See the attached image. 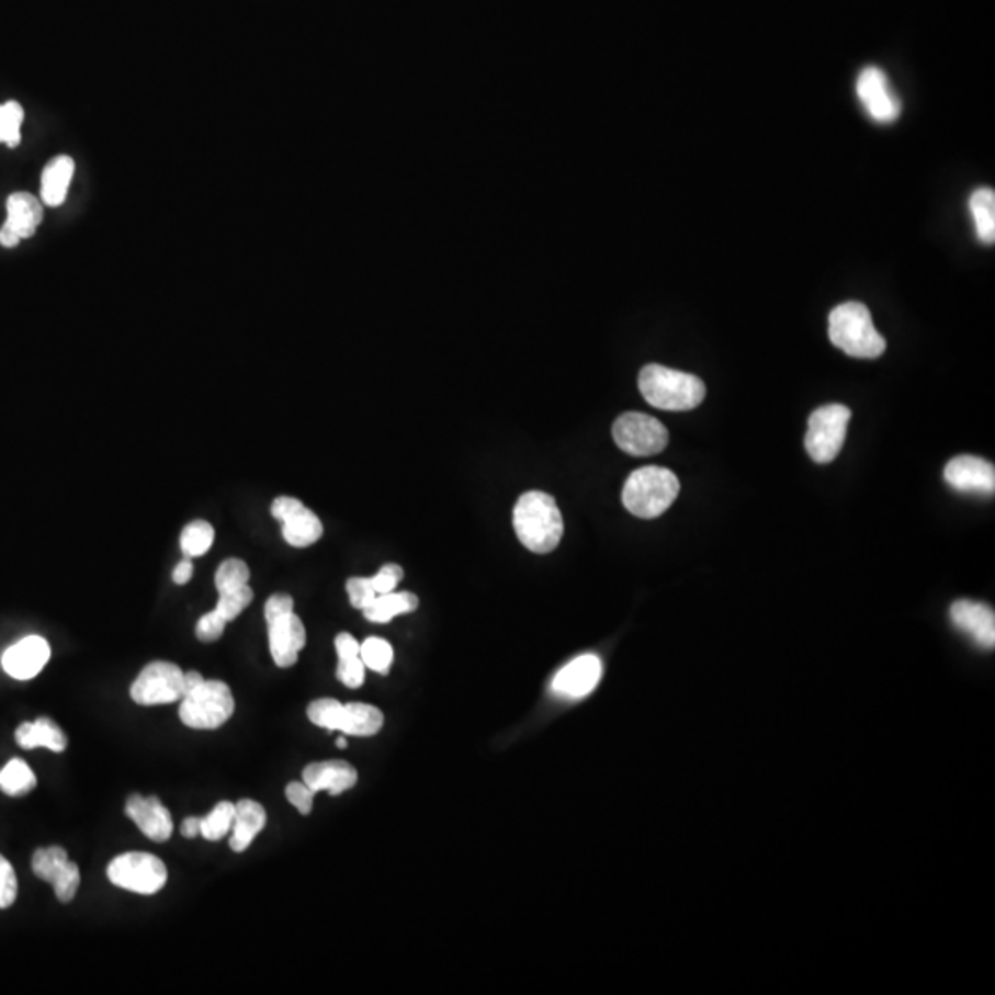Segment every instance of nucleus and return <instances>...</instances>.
I'll use <instances>...</instances> for the list:
<instances>
[{"instance_id":"nucleus-1","label":"nucleus","mask_w":995,"mask_h":995,"mask_svg":"<svg viewBox=\"0 0 995 995\" xmlns=\"http://www.w3.org/2000/svg\"><path fill=\"white\" fill-rule=\"evenodd\" d=\"M518 541L533 553H550L563 539V515L552 496L530 490L520 496L512 511Z\"/></svg>"},{"instance_id":"nucleus-2","label":"nucleus","mask_w":995,"mask_h":995,"mask_svg":"<svg viewBox=\"0 0 995 995\" xmlns=\"http://www.w3.org/2000/svg\"><path fill=\"white\" fill-rule=\"evenodd\" d=\"M638 387L645 403L664 411H688L706 397V387L699 376L656 363L640 371Z\"/></svg>"},{"instance_id":"nucleus-3","label":"nucleus","mask_w":995,"mask_h":995,"mask_svg":"<svg viewBox=\"0 0 995 995\" xmlns=\"http://www.w3.org/2000/svg\"><path fill=\"white\" fill-rule=\"evenodd\" d=\"M829 340L848 357L874 360L886 349V341L874 327L863 303H843L829 314Z\"/></svg>"},{"instance_id":"nucleus-4","label":"nucleus","mask_w":995,"mask_h":995,"mask_svg":"<svg viewBox=\"0 0 995 995\" xmlns=\"http://www.w3.org/2000/svg\"><path fill=\"white\" fill-rule=\"evenodd\" d=\"M680 493L679 478L664 466H642L623 487V506L638 518H656L674 506Z\"/></svg>"},{"instance_id":"nucleus-5","label":"nucleus","mask_w":995,"mask_h":995,"mask_svg":"<svg viewBox=\"0 0 995 995\" xmlns=\"http://www.w3.org/2000/svg\"><path fill=\"white\" fill-rule=\"evenodd\" d=\"M235 714V699L229 686L222 680H203L196 690L181 699L179 717L194 731H214L224 726Z\"/></svg>"},{"instance_id":"nucleus-6","label":"nucleus","mask_w":995,"mask_h":995,"mask_svg":"<svg viewBox=\"0 0 995 995\" xmlns=\"http://www.w3.org/2000/svg\"><path fill=\"white\" fill-rule=\"evenodd\" d=\"M850 419V409L840 404H828L813 411L807 420L805 450L815 463L824 465L837 457L845 444Z\"/></svg>"},{"instance_id":"nucleus-7","label":"nucleus","mask_w":995,"mask_h":995,"mask_svg":"<svg viewBox=\"0 0 995 995\" xmlns=\"http://www.w3.org/2000/svg\"><path fill=\"white\" fill-rule=\"evenodd\" d=\"M108 878L118 889L151 896L167 885L168 872L165 863L156 856L145 851H129L111 861Z\"/></svg>"},{"instance_id":"nucleus-8","label":"nucleus","mask_w":995,"mask_h":995,"mask_svg":"<svg viewBox=\"0 0 995 995\" xmlns=\"http://www.w3.org/2000/svg\"><path fill=\"white\" fill-rule=\"evenodd\" d=\"M612 436L625 454L636 457L660 454L669 443L668 428L655 417L638 411L620 415L612 426Z\"/></svg>"},{"instance_id":"nucleus-9","label":"nucleus","mask_w":995,"mask_h":995,"mask_svg":"<svg viewBox=\"0 0 995 995\" xmlns=\"http://www.w3.org/2000/svg\"><path fill=\"white\" fill-rule=\"evenodd\" d=\"M184 674L172 662H151L132 685V699L140 706H156L181 701L184 697Z\"/></svg>"},{"instance_id":"nucleus-10","label":"nucleus","mask_w":995,"mask_h":995,"mask_svg":"<svg viewBox=\"0 0 995 995\" xmlns=\"http://www.w3.org/2000/svg\"><path fill=\"white\" fill-rule=\"evenodd\" d=\"M271 515L282 522V536L290 546L308 547L323 536L321 520L303 501L281 496L271 504Z\"/></svg>"},{"instance_id":"nucleus-11","label":"nucleus","mask_w":995,"mask_h":995,"mask_svg":"<svg viewBox=\"0 0 995 995\" xmlns=\"http://www.w3.org/2000/svg\"><path fill=\"white\" fill-rule=\"evenodd\" d=\"M858 97L870 118L880 124H891L902 113V104L891 89L889 78L878 67H867L858 78Z\"/></svg>"},{"instance_id":"nucleus-12","label":"nucleus","mask_w":995,"mask_h":995,"mask_svg":"<svg viewBox=\"0 0 995 995\" xmlns=\"http://www.w3.org/2000/svg\"><path fill=\"white\" fill-rule=\"evenodd\" d=\"M603 675V664L598 655L577 656L576 660L566 664L552 682L555 696L563 699H583L590 696Z\"/></svg>"},{"instance_id":"nucleus-13","label":"nucleus","mask_w":995,"mask_h":995,"mask_svg":"<svg viewBox=\"0 0 995 995\" xmlns=\"http://www.w3.org/2000/svg\"><path fill=\"white\" fill-rule=\"evenodd\" d=\"M943 478L950 487L961 493L994 495L995 468L992 463L975 455H959L943 468Z\"/></svg>"},{"instance_id":"nucleus-14","label":"nucleus","mask_w":995,"mask_h":995,"mask_svg":"<svg viewBox=\"0 0 995 995\" xmlns=\"http://www.w3.org/2000/svg\"><path fill=\"white\" fill-rule=\"evenodd\" d=\"M268 623L270 636V651L273 662L282 669L292 668L299 658L301 651L305 649L306 631L295 612L275 618Z\"/></svg>"},{"instance_id":"nucleus-15","label":"nucleus","mask_w":995,"mask_h":995,"mask_svg":"<svg viewBox=\"0 0 995 995\" xmlns=\"http://www.w3.org/2000/svg\"><path fill=\"white\" fill-rule=\"evenodd\" d=\"M126 815L148 839L165 843L172 837V815L157 796L132 794L126 802Z\"/></svg>"},{"instance_id":"nucleus-16","label":"nucleus","mask_w":995,"mask_h":995,"mask_svg":"<svg viewBox=\"0 0 995 995\" xmlns=\"http://www.w3.org/2000/svg\"><path fill=\"white\" fill-rule=\"evenodd\" d=\"M951 622L984 649H994L995 614L988 604L961 599L951 604Z\"/></svg>"},{"instance_id":"nucleus-17","label":"nucleus","mask_w":995,"mask_h":995,"mask_svg":"<svg viewBox=\"0 0 995 995\" xmlns=\"http://www.w3.org/2000/svg\"><path fill=\"white\" fill-rule=\"evenodd\" d=\"M50 658V645L41 636H26L2 655V668L18 680L34 679Z\"/></svg>"},{"instance_id":"nucleus-18","label":"nucleus","mask_w":995,"mask_h":995,"mask_svg":"<svg viewBox=\"0 0 995 995\" xmlns=\"http://www.w3.org/2000/svg\"><path fill=\"white\" fill-rule=\"evenodd\" d=\"M303 782L314 791H328L341 794L354 788L358 782V771L351 764L343 760L316 761L303 771Z\"/></svg>"},{"instance_id":"nucleus-19","label":"nucleus","mask_w":995,"mask_h":995,"mask_svg":"<svg viewBox=\"0 0 995 995\" xmlns=\"http://www.w3.org/2000/svg\"><path fill=\"white\" fill-rule=\"evenodd\" d=\"M264 805L255 800L242 799L235 804V821H233V835H230V850H248L255 837L265 826Z\"/></svg>"},{"instance_id":"nucleus-20","label":"nucleus","mask_w":995,"mask_h":995,"mask_svg":"<svg viewBox=\"0 0 995 995\" xmlns=\"http://www.w3.org/2000/svg\"><path fill=\"white\" fill-rule=\"evenodd\" d=\"M7 211L8 218L4 224L13 229L21 240L32 238L43 222V205L29 192H15L8 197Z\"/></svg>"},{"instance_id":"nucleus-21","label":"nucleus","mask_w":995,"mask_h":995,"mask_svg":"<svg viewBox=\"0 0 995 995\" xmlns=\"http://www.w3.org/2000/svg\"><path fill=\"white\" fill-rule=\"evenodd\" d=\"M72 176H75L72 157H54L41 176V202L48 207H59L67 200Z\"/></svg>"},{"instance_id":"nucleus-22","label":"nucleus","mask_w":995,"mask_h":995,"mask_svg":"<svg viewBox=\"0 0 995 995\" xmlns=\"http://www.w3.org/2000/svg\"><path fill=\"white\" fill-rule=\"evenodd\" d=\"M15 742L19 747L26 748V750L48 748L53 753H64L65 748L69 747V739L65 736V732L48 717L23 723L15 731Z\"/></svg>"},{"instance_id":"nucleus-23","label":"nucleus","mask_w":995,"mask_h":995,"mask_svg":"<svg viewBox=\"0 0 995 995\" xmlns=\"http://www.w3.org/2000/svg\"><path fill=\"white\" fill-rule=\"evenodd\" d=\"M384 726V714L376 706L363 702L343 704L340 731L347 736L369 737L378 734Z\"/></svg>"},{"instance_id":"nucleus-24","label":"nucleus","mask_w":995,"mask_h":995,"mask_svg":"<svg viewBox=\"0 0 995 995\" xmlns=\"http://www.w3.org/2000/svg\"><path fill=\"white\" fill-rule=\"evenodd\" d=\"M419 607V598L411 592H389L376 596L373 603L368 609H363V614L369 622L387 623L392 622L395 615L408 614Z\"/></svg>"},{"instance_id":"nucleus-25","label":"nucleus","mask_w":995,"mask_h":995,"mask_svg":"<svg viewBox=\"0 0 995 995\" xmlns=\"http://www.w3.org/2000/svg\"><path fill=\"white\" fill-rule=\"evenodd\" d=\"M970 213L977 236L984 244H994L995 240V192L992 189H979L970 197Z\"/></svg>"},{"instance_id":"nucleus-26","label":"nucleus","mask_w":995,"mask_h":995,"mask_svg":"<svg viewBox=\"0 0 995 995\" xmlns=\"http://www.w3.org/2000/svg\"><path fill=\"white\" fill-rule=\"evenodd\" d=\"M37 785V778L30 769L29 764L19 758L8 761L7 766L0 771V789L2 793L10 796H23L29 794Z\"/></svg>"},{"instance_id":"nucleus-27","label":"nucleus","mask_w":995,"mask_h":995,"mask_svg":"<svg viewBox=\"0 0 995 995\" xmlns=\"http://www.w3.org/2000/svg\"><path fill=\"white\" fill-rule=\"evenodd\" d=\"M214 542V528L205 520H196L184 525L181 531V550L186 557H202L211 550Z\"/></svg>"},{"instance_id":"nucleus-28","label":"nucleus","mask_w":995,"mask_h":995,"mask_svg":"<svg viewBox=\"0 0 995 995\" xmlns=\"http://www.w3.org/2000/svg\"><path fill=\"white\" fill-rule=\"evenodd\" d=\"M69 861V853H67L65 848H61V846H48V848L35 850L34 858H32V870H34V874L39 880L53 885V881L56 880L59 870L64 869Z\"/></svg>"},{"instance_id":"nucleus-29","label":"nucleus","mask_w":995,"mask_h":995,"mask_svg":"<svg viewBox=\"0 0 995 995\" xmlns=\"http://www.w3.org/2000/svg\"><path fill=\"white\" fill-rule=\"evenodd\" d=\"M235 821V804L233 802H219L207 817L202 818V835L207 840L224 839L225 835L233 829Z\"/></svg>"},{"instance_id":"nucleus-30","label":"nucleus","mask_w":995,"mask_h":995,"mask_svg":"<svg viewBox=\"0 0 995 995\" xmlns=\"http://www.w3.org/2000/svg\"><path fill=\"white\" fill-rule=\"evenodd\" d=\"M360 658L365 668L386 675L393 664V647L384 638H368L360 644Z\"/></svg>"},{"instance_id":"nucleus-31","label":"nucleus","mask_w":995,"mask_h":995,"mask_svg":"<svg viewBox=\"0 0 995 995\" xmlns=\"http://www.w3.org/2000/svg\"><path fill=\"white\" fill-rule=\"evenodd\" d=\"M23 121V105L18 102H7V104L0 105V143H4L8 148L19 146Z\"/></svg>"},{"instance_id":"nucleus-32","label":"nucleus","mask_w":995,"mask_h":995,"mask_svg":"<svg viewBox=\"0 0 995 995\" xmlns=\"http://www.w3.org/2000/svg\"><path fill=\"white\" fill-rule=\"evenodd\" d=\"M249 566L240 558H227L225 563L219 564L216 572V588L219 593L230 592L236 588L246 587L249 583Z\"/></svg>"},{"instance_id":"nucleus-33","label":"nucleus","mask_w":995,"mask_h":995,"mask_svg":"<svg viewBox=\"0 0 995 995\" xmlns=\"http://www.w3.org/2000/svg\"><path fill=\"white\" fill-rule=\"evenodd\" d=\"M343 704L336 699H317L308 706V720L327 731H340Z\"/></svg>"},{"instance_id":"nucleus-34","label":"nucleus","mask_w":995,"mask_h":995,"mask_svg":"<svg viewBox=\"0 0 995 995\" xmlns=\"http://www.w3.org/2000/svg\"><path fill=\"white\" fill-rule=\"evenodd\" d=\"M253 601V590L251 587L236 588V590H230V592L219 593L218 604H216V610L219 614L224 615L227 623L236 620L238 615L242 614L244 610L248 609L249 604Z\"/></svg>"},{"instance_id":"nucleus-35","label":"nucleus","mask_w":995,"mask_h":995,"mask_svg":"<svg viewBox=\"0 0 995 995\" xmlns=\"http://www.w3.org/2000/svg\"><path fill=\"white\" fill-rule=\"evenodd\" d=\"M54 892L58 896L61 904H70L75 900L76 892L80 889V869L78 864L69 863L65 864L64 869L59 870V874L56 875V880L53 881Z\"/></svg>"},{"instance_id":"nucleus-36","label":"nucleus","mask_w":995,"mask_h":995,"mask_svg":"<svg viewBox=\"0 0 995 995\" xmlns=\"http://www.w3.org/2000/svg\"><path fill=\"white\" fill-rule=\"evenodd\" d=\"M18 897V875L12 863L0 856V909L12 907Z\"/></svg>"},{"instance_id":"nucleus-37","label":"nucleus","mask_w":995,"mask_h":995,"mask_svg":"<svg viewBox=\"0 0 995 995\" xmlns=\"http://www.w3.org/2000/svg\"><path fill=\"white\" fill-rule=\"evenodd\" d=\"M225 625H227V620L219 614L218 610L214 609L213 612L200 618V622L196 625L197 640H202L205 644H213L216 640L222 638Z\"/></svg>"},{"instance_id":"nucleus-38","label":"nucleus","mask_w":995,"mask_h":995,"mask_svg":"<svg viewBox=\"0 0 995 995\" xmlns=\"http://www.w3.org/2000/svg\"><path fill=\"white\" fill-rule=\"evenodd\" d=\"M347 593L351 598L352 607L358 610L368 609L369 604L373 603L374 598H376V592H374L369 577H351L347 581Z\"/></svg>"},{"instance_id":"nucleus-39","label":"nucleus","mask_w":995,"mask_h":995,"mask_svg":"<svg viewBox=\"0 0 995 995\" xmlns=\"http://www.w3.org/2000/svg\"><path fill=\"white\" fill-rule=\"evenodd\" d=\"M403 566L386 564V566H382L376 576L369 577V579H371L376 596H382V593L395 592V588L398 583L403 581Z\"/></svg>"},{"instance_id":"nucleus-40","label":"nucleus","mask_w":995,"mask_h":995,"mask_svg":"<svg viewBox=\"0 0 995 995\" xmlns=\"http://www.w3.org/2000/svg\"><path fill=\"white\" fill-rule=\"evenodd\" d=\"M338 679L347 686V688H360L365 680V664H363L360 656H352V658H340V664H338Z\"/></svg>"},{"instance_id":"nucleus-41","label":"nucleus","mask_w":995,"mask_h":995,"mask_svg":"<svg viewBox=\"0 0 995 995\" xmlns=\"http://www.w3.org/2000/svg\"><path fill=\"white\" fill-rule=\"evenodd\" d=\"M314 791L305 782H292L286 788V799L290 804L299 810L301 815H308L314 805Z\"/></svg>"},{"instance_id":"nucleus-42","label":"nucleus","mask_w":995,"mask_h":995,"mask_svg":"<svg viewBox=\"0 0 995 995\" xmlns=\"http://www.w3.org/2000/svg\"><path fill=\"white\" fill-rule=\"evenodd\" d=\"M290 612H294V599L289 593H275V596H271L265 601V622H271L275 618L290 614Z\"/></svg>"},{"instance_id":"nucleus-43","label":"nucleus","mask_w":995,"mask_h":995,"mask_svg":"<svg viewBox=\"0 0 995 995\" xmlns=\"http://www.w3.org/2000/svg\"><path fill=\"white\" fill-rule=\"evenodd\" d=\"M336 651L340 658H352V656H360V644L351 634L341 633L336 636Z\"/></svg>"},{"instance_id":"nucleus-44","label":"nucleus","mask_w":995,"mask_h":995,"mask_svg":"<svg viewBox=\"0 0 995 995\" xmlns=\"http://www.w3.org/2000/svg\"><path fill=\"white\" fill-rule=\"evenodd\" d=\"M192 570H194V568H192L191 558H184V561H181V563L176 566V570H173V583H176V585H186V583L192 579Z\"/></svg>"},{"instance_id":"nucleus-45","label":"nucleus","mask_w":995,"mask_h":995,"mask_svg":"<svg viewBox=\"0 0 995 995\" xmlns=\"http://www.w3.org/2000/svg\"><path fill=\"white\" fill-rule=\"evenodd\" d=\"M181 835L186 837V839H194L197 835H202V818H184L183 824H181Z\"/></svg>"},{"instance_id":"nucleus-46","label":"nucleus","mask_w":995,"mask_h":995,"mask_svg":"<svg viewBox=\"0 0 995 995\" xmlns=\"http://www.w3.org/2000/svg\"><path fill=\"white\" fill-rule=\"evenodd\" d=\"M19 242H21V238H19V236L13 233V229H10L7 224L0 227V246H4V248H15Z\"/></svg>"},{"instance_id":"nucleus-47","label":"nucleus","mask_w":995,"mask_h":995,"mask_svg":"<svg viewBox=\"0 0 995 995\" xmlns=\"http://www.w3.org/2000/svg\"><path fill=\"white\" fill-rule=\"evenodd\" d=\"M203 680L205 679H203L202 674H197V671H189V674H184V696H186V693H191V691L196 690L197 686L203 685Z\"/></svg>"},{"instance_id":"nucleus-48","label":"nucleus","mask_w":995,"mask_h":995,"mask_svg":"<svg viewBox=\"0 0 995 995\" xmlns=\"http://www.w3.org/2000/svg\"><path fill=\"white\" fill-rule=\"evenodd\" d=\"M336 745H338V747H340V748H346L347 747L346 737H338V742H336Z\"/></svg>"}]
</instances>
